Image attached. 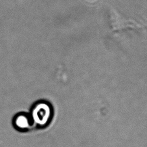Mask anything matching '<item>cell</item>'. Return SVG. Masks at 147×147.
<instances>
[{
	"mask_svg": "<svg viewBox=\"0 0 147 147\" xmlns=\"http://www.w3.org/2000/svg\"><path fill=\"white\" fill-rule=\"evenodd\" d=\"M29 114L34 127L44 129L52 122L54 108L49 100L38 99L32 105Z\"/></svg>",
	"mask_w": 147,
	"mask_h": 147,
	"instance_id": "6da1fadb",
	"label": "cell"
},
{
	"mask_svg": "<svg viewBox=\"0 0 147 147\" xmlns=\"http://www.w3.org/2000/svg\"><path fill=\"white\" fill-rule=\"evenodd\" d=\"M14 125L15 128L22 131L31 130L34 128L31 115L27 113L18 114L14 119Z\"/></svg>",
	"mask_w": 147,
	"mask_h": 147,
	"instance_id": "7a4b0ae2",
	"label": "cell"
}]
</instances>
